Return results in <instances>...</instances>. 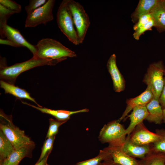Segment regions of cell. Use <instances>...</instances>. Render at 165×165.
I'll list each match as a JSON object with an SVG mask.
<instances>
[{
    "label": "cell",
    "mask_w": 165,
    "mask_h": 165,
    "mask_svg": "<svg viewBox=\"0 0 165 165\" xmlns=\"http://www.w3.org/2000/svg\"><path fill=\"white\" fill-rule=\"evenodd\" d=\"M58 63L56 61L33 56L27 61L17 63L11 66L0 65L1 80L14 85L17 76L22 72L36 67L45 65H54Z\"/></svg>",
    "instance_id": "obj_2"
},
{
    "label": "cell",
    "mask_w": 165,
    "mask_h": 165,
    "mask_svg": "<svg viewBox=\"0 0 165 165\" xmlns=\"http://www.w3.org/2000/svg\"><path fill=\"white\" fill-rule=\"evenodd\" d=\"M159 101L163 109L165 108V78L164 77L163 87L160 96Z\"/></svg>",
    "instance_id": "obj_33"
},
{
    "label": "cell",
    "mask_w": 165,
    "mask_h": 165,
    "mask_svg": "<svg viewBox=\"0 0 165 165\" xmlns=\"http://www.w3.org/2000/svg\"><path fill=\"white\" fill-rule=\"evenodd\" d=\"M157 0H140L135 11L131 15L132 20L137 22L141 16L150 13L158 2Z\"/></svg>",
    "instance_id": "obj_21"
},
{
    "label": "cell",
    "mask_w": 165,
    "mask_h": 165,
    "mask_svg": "<svg viewBox=\"0 0 165 165\" xmlns=\"http://www.w3.org/2000/svg\"><path fill=\"white\" fill-rule=\"evenodd\" d=\"M57 21L59 29L70 41L76 45L80 44L72 16L66 0H63L59 6L57 14Z\"/></svg>",
    "instance_id": "obj_5"
},
{
    "label": "cell",
    "mask_w": 165,
    "mask_h": 165,
    "mask_svg": "<svg viewBox=\"0 0 165 165\" xmlns=\"http://www.w3.org/2000/svg\"><path fill=\"white\" fill-rule=\"evenodd\" d=\"M66 2L71 13L80 43H82L90 24L89 16L79 2L73 0H66Z\"/></svg>",
    "instance_id": "obj_6"
},
{
    "label": "cell",
    "mask_w": 165,
    "mask_h": 165,
    "mask_svg": "<svg viewBox=\"0 0 165 165\" xmlns=\"http://www.w3.org/2000/svg\"><path fill=\"white\" fill-rule=\"evenodd\" d=\"M154 97L152 93L147 88L144 92L138 96L134 98L127 99L126 101V108L121 116L117 119L120 122L134 107L146 105Z\"/></svg>",
    "instance_id": "obj_12"
},
{
    "label": "cell",
    "mask_w": 165,
    "mask_h": 165,
    "mask_svg": "<svg viewBox=\"0 0 165 165\" xmlns=\"http://www.w3.org/2000/svg\"><path fill=\"white\" fill-rule=\"evenodd\" d=\"M0 44L9 45L16 47H20L18 45L8 39H4L2 38H0Z\"/></svg>",
    "instance_id": "obj_34"
},
{
    "label": "cell",
    "mask_w": 165,
    "mask_h": 165,
    "mask_svg": "<svg viewBox=\"0 0 165 165\" xmlns=\"http://www.w3.org/2000/svg\"><path fill=\"white\" fill-rule=\"evenodd\" d=\"M15 150L13 145L3 132L0 130V162L8 157Z\"/></svg>",
    "instance_id": "obj_23"
},
{
    "label": "cell",
    "mask_w": 165,
    "mask_h": 165,
    "mask_svg": "<svg viewBox=\"0 0 165 165\" xmlns=\"http://www.w3.org/2000/svg\"><path fill=\"white\" fill-rule=\"evenodd\" d=\"M112 159L109 152L105 148L100 151L99 154L96 157L89 160L79 162L75 165H99L102 161Z\"/></svg>",
    "instance_id": "obj_24"
},
{
    "label": "cell",
    "mask_w": 165,
    "mask_h": 165,
    "mask_svg": "<svg viewBox=\"0 0 165 165\" xmlns=\"http://www.w3.org/2000/svg\"><path fill=\"white\" fill-rule=\"evenodd\" d=\"M155 133L160 137L157 141L150 144L151 151L158 153L165 154V129H157Z\"/></svg>",
    "instance_id": "obj_25"
},
{
    "label": "cell",
    "mask_w": 165,
    "mask_h": 165,
    "mask_svg": "<svg viewBox=\"0 0 165 165\" xmlns=\"http://www.w3.org/2000/svg\"><path fill=\"white\" fill-rule=\"evenodd\" d=\"M33 146L24 147L15 150L8 157L0 162V165H19L23 159L30 156L31 149Z\"/></svg>",
    "instance_id": "obj_20"
},
{
    "label": "cell",
    "mask_w": 165,
    "mask_h": 165,
    "mask_svg": "<svg viewBox=\"0 0 165 165\" xmlns=\"http://www.w3.org/2000/svg\"><path fill=\"white\" fill-rule=\"evenodd\" d=\"M0 87L4 90L6 94H11L19 99H27L36 104L38 107H42L36 102L34 98L31 97L30 94L25 90L2 80H0Z\"/></svg>",
    "instance_id": "obj_19"
},
{
    "label": "cell",
    "mask_w": 165,
    "mask_h": 165,
    "mask_svg": "<svg viewBox=\"0 0 165 165\" xmlns=\"http://www.w3.org/2000/svg\"><path fill=\"white\" fill-rule=\"evenodd\" d=\"M49 120V127L47 134L46 138H48L55 135L58 132L59 127L67 121H61L50 118Z\"/></svg>",
    "instance_id": "obj_26"
},
{
    "label": "cell",
    "mask_w": 165,
    "mask_h": 165,
    "mask_svg": "<svg viewBox=\"0 0 165 165\" xmlns=\"http://www.w3.org/2000/svg\"><path fill=\"white\" fill-rule=\"evenodd\" d=\"M105 148L111 154L115 163L120 165H137L138 160L127 154L121 148L108 145Z\"/></svg>",
    "instance_id": "obj_15"
},
{
    "label": "cell",
    "mask_w": 165,
    "mask_h": 165,
    "mask_svg": "<svg viewBox=\"0 0 165 165\" xmlns=\"http://www.w3.org/2000/svg\"><path fill=\"white\" fill-rule=\"evenodd\" d=\"M155 26L153 19L147 23L144 24L134 31L133 34L134 38L137 40H138L141 35L145 31L152 30V28Z\"/></svg>",
    "instance_id": "obj_28"
},
{
    "label": "cell",
    "mask_w": 165,
    "mask_h": 165,
    "mask_svg": "<svg viewBox=\"0 0 165 165\" xmlns=\"http://www.w3.org/2000/svg\"><path fill=\"white\" fill-rule=\"evenodd\" d=\"M50 152H49L44 157L40 162H37L34 165H47V160L49 155Z\"/></svg>",
    "instance_id": "obj_35"
},
{
    "label": "cell",
    "mask_w": 165,
    "mask_h": 165,
    "mask_svg": "<svg viewBox=\"0 0 165 165\" xmlns=\"http://www.w3.org/2000/svg\"><path fill=\"white\" fill-rule=\"evenodd\" d=\"M5 117L7 123H0V130L10 141L15 150L33 145V142L25 135L24 131L13 124L11 116L5 115Z\"/></svg>",
    "instance_id": "obj_7"
},
{
    "label": "cell",
    "mask_w": 165,
    "mask_h": 165,
    "mask_svg": "<svg viewBox=\"0 0 165 165\" xmlns=\"http://www.w3.org/2000/svg\"><path fill=\"white\" fill-rule=\"evenodd\" d=\"M127 135L126 129L118 120H115L105 124L100 131L98 138L102 143L122 148Z\"/></svg>",
    "instance_id": "obj_3"
},
{
    "label": "cell",
    "mask_w": 165,
    "mask_h": 165,
    "mask_svg": "<svg viewBox=\"0 0 165 165\" xmlns=\"http://www.w3.org/2000/svg\"><path fill=\"white\" fill-rule=\"evenodd\" d=\"M114 165H120L118 164H117L115 163H114Z\"/></svg>",
    "instance_id": "obj_38"
},
{
    "label": "cell",
    "mask_w": 165,
    "mask_h": 165,
    "mask_svg": "<svg viewBox=\"0 0 165 165\" xmlns=\"http://www.w3.org/2000/svg\"><path fill=\"white\" fill-rule=\"evenodd\" d=\"M36 52L35 57L57 61L59 62L68 57H73L77 55L73 51L59 41L50 38L39 40L35 46Z\"/></svg>",
    "instance_id": "obj_1"
},
{
    "label": "cell",
    "mask_w": 165,
    "mask_h": 165,
    "mask_svg": "<svg viewBox=\"0 0 165 165\" xmlns=\"http://www.w3.org/2000/svg\"><path fill=\"white\" fill-rule=\"evenodd\" d=\"M165 72L161 61L152 63L148 68L143 80L154 97L159 100L164 86Z\"/></svg>",
    "instance_id": "obj_4"
},
{
    "label": "cell",
    "mask_w": 165,
    "mask_h": 165,
    "mask_svg": "<svg viewBox=\"0 0 165 165\" xmlns=\"http://www.w3.org/2000/svg\"><path fill=\"white\" fill-rule=\"evenodd\" d=\"M55 135L47 138L44 142L42 149V152L40 157L37 162L41 161L49 152H50L53 147Z\"/></svg>",
    "instance_id": "obj_27"
},
{
    "label": "cell",
    "mask_w": 165,
    "mask_h": 165,
    "mask_svg": "<svg viewBox=\"0 0 165 165\" xmlns=\"http://www.w3.org/2000/svg\"><path fill=\"white\" fill-rule=\"evenodd\" d=\"M127 136L131 143L139 145L152 144L160 139L159 136L156 133L149 130L143 122L137 125L130 135Z\"/></svg>",
    "instance_id": "obj_9"
},
{
    "label": "cell",
    "mask_w": 165,
    "mask_h": 165,
    "mask_svg": "<svg viewBox=\"0 0 165 165\" xmlns=\"http://www.w3.org/2000/svg\"><path fill=\"white\" fill-rule=\"evenodd\" d=\"M165 154L151 151L143 158L138 160L137 165H165Z\"/></svg>",
    "instance_id": "obj_22"
},
{
    "label": "cell",
    "mask_w": 165,
    "mask_h": 165,
    "mask_svg": "<svg viewBox=\"0 0 165 165\" xmlns=\"http://www.w3.org/2000/svg\"><path fill=\"white\" fill-rule=\"evenodd\" d=\"M99 165H114V162L112 159H110L103 161Z\"/></svg>",
    "instance_id": "obj_36"
},
{
    "label": "cell",
    "mask_w": 165,
    "mask_h": 165,
    "mask_svg": "<svg viewBox=\"0 0 165 165\" xmlns=\"http://www.w3.org/2000/svg\"><path fill=\"white\" fill-rule=\"evenodd\" d=\"M15 13L0 4V24L7 23L9 17Z\"/></svg>",
    "instance_id": "obj_31"
},
{
    "label": "cell",
    "mask_w": 165,
    "mask_h": 165,
    "mask_svg": "<svg viewBox=\"0 0 165 165\" xmlns=\"http://www.w3.org/2000/svg\"><path fill=\"white\" fill-rule=\"evenodd\" d=\"M149 114L145 119L150 123L160 125L163 123V109L159 100L154 97L146 105Z\"/></svg>",
    "instance_id": "obj_14"
},
{
    "label": "cell",
    "mask_w": 165,
    "mask_h": 165,
    "mask_svg": "<svg viewBox=\"0 0 165 165\" xmlns=\"http://www.w3.org/2000/svg\"><path fill=\"white\" fill-rule=\"evenodd\" d=\"M47 1L46 0H31L28 5L26 6L25 9L28 15L35 9L45 4Z\"/></svg>",
    "instance_id": "obj_30"
},
{
    "label": "cell",
    "mask_w": 165,
    "mask_h": 165,
    "mask_svg": "<svg viewBox=\"0 0 165 165\" xmlns=\"http://www.w3.org/2000/svg\"><path fill=\"white\" fill-rule=\"evenodd\" d=\"M0 4L15 13H19L21 11L20 5L11 0H0Z\"/></svg>",
    "instance_id": "obj_29"
},
{
    "label": "cell",
    "mask_w": 165,
    "mask_h": 165,
    "mask_svg": "<svg viewBox=\"0 0 165 165\" xmlns=\"http://www.w3.org/2000/svg\"><path fill=\"white\" fill-rule=\"evenodd\" d=\"M155 26L159 31H165V0H159L150 11Z\"/></svg>",
    "instance_id": "obj_18"
},
{
    "label": "cell",
    "mask_w": 165,
    "mask_h": 165,
    "mask_svg": "<svg viewBox=\"0 0 165 165\" xmlns=\"http://www.w3.org/2000/svg\"><path fill=\"white\" fill-rule=\"evenodd\" d=\"M55 0H48L43 6L28 15L25 27H34L40 24H46L53 19L52 13Z\"/></svg>",
    "instance_id": "obj_8"
},
{
    "label": "cell",
    "mask_w": 165,
    "mask_h": 165,
    "mask_svg": "<svg viewBox=\"0 0 165 165\" xmlns=\"http://www.w3.org/2000/svg\"><path fill=\"white\" fill-rule=\"evenodd\" d=\"M132 110V112L128 116L130 122L126 129L127 136L130 135L137 125L143 122L149 114L146 105L135 107Z\"/></svg>",
    "instance_id": "obj_16"
},
{
    "label": "cell",
    "mask_w": 165,
    "mask_h": 165,
    "mask_svg": "<svg viewBox=\"0 0 165 165\" xmlns=\"http://www.w3.org/2000/svg\"><path fill=\"white\" fill-rule=\"evenodd\" d=\"M152 19V16L150 13L144 15L140 16L138 21L133 27L135 31L144 24L147 23Z\"/></svg>",
    "instance_id": "obj_32"
},
{
    "label": "cell",
    "mask_w": 165,
    "mask_h": 165,
    "mask_svg": "<svg viewBox=\"0 0 165 165\" xmlns=\"http://www.w3.org/2000/svg\"><path fill=\"white\" fill-rule=\"evenodd\" d=\"M116 58L115 54L110 56L107 62V68L111 76L115 91L119 92L124 90L125 81L117 67Z\"/></svg>",
    "instance_id": "obj_11"
},
{
    "label": "cell",
    "mask_w": 165,
    "mask_h": 165,
    "mask_svg": "<svg viewBox=\"0 0 165 165\" xmlns=\"http://www.w3.org/2000/svg\"><path fill=\"white\" fill-rule=\"evenodd\" d=\"M23 104L28 105L34 108L43 113L50 115L58 120L61 121H67L71 116L75 114L81 112H87L89 110L87 108H85L75 111H68L64 110H54L45 107H40L29 104L26 102L21 101Z\"/></svg>",
    "instance_id": "obj_17"
},
{
    "label": "cell",
    "mask_w": 165,
    "mask_h": 165,
    "mask_svg": "<svg viewBox=\"0 0 165 165\" xmlns=\"http://www.w3.org/2000/svg\"></svg>",
    "instance_id": "obj_41"
},
{
    "label": "cell",
    "mask_w": 165,
    "mask_h": 165,
    "mask_svg": "<svg viewBox=\"0 0 165 165\" xmlns=\"http://www.w3.org/2000/svg\"><path fill=\"white\" fill-rule=\"evenodd\" d=\"M164 75H165V72H164Z\"/></svg>",
    "instance_id": "obj_39"
},
{
    "label": "cell",
    "mask_w": 165,
    "mask_h": 165,
    "mask_svg": "<svg viewBox=\"0 0 165 165\" xmlns=\"http://www.w3.org/2000/svg\"><path fill=\"white\" fill-rule=\"evenodd\" d=\"M121 148L128 156L140 159L144 158L151 151L150 144L143 145L134 144L130 141L127 136Z\"/></svg>",
    "instance_id": "obj_13"
},
{
    "label": "cell",
    "mask_w": 165,
    "mask_h": 165,
    "mask_svg": "<svg viewBox=\"0 0 165 165\" xmlns=\"http://www.w3.org/2000/svg\"><path fill=\"white\" fill-rule=\"evenodd\" d=\"M47 165H48V164H47Z\"/></svg>",
    "instance_id": "obj_40"
},
{
    "label": "cell",
    "mask_w": 165,
    "mask_h": 165,
    "mask_svg": "<svg viewBox=\"0 0 165 165\" xmlns=\"http://www.w3.org/2000/svg\"><path fill=\"white\" fill-rule=\"evenodd\" d=\"M0 35L2 38L6 37L20 46L28 48L32 53L33 56L36 55L35 46L28 42L22 36L19 30L8 25L7 23L0 24Z\"/></svg>",
    "instance_id": "obj_10"
},
{
    "label": "cell",
    "mask_w": 165,
    "mask_h": 165,
    "mask_svg": "<svg viewBox=\"0 0 165 165\" xmlns=\"http://www.w3.org/2000/svg\"><path fill=\"white\" fill-rule=\"evenodd\" d=\"M163 123H165V108L163 109Z\"/></svg>",
    "instance_id": "obj_37"
}]
</instances>
